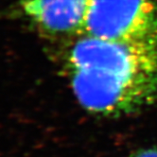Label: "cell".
<instances>
[{
	"label": "cell",
	"mask_w": 157,
	"mask_h": 157,
	"mask_svg": "<svg viewBox=\"0 0 157 157\" xmlns=\"http://www.w3.org/2000/svg\"><path fill=\"white\" fill-rule=\"evenodd\" d=\"M67 69L78 101L92 113L122 116L157 103V39L78 35Z\"/></svg>",
	"instance_id": "6da1fadb"
},
{
	"label": "cell",
	"mask_w": 157,
	"mask_h": 157,
	"mask_svg": "<svg viewBox=\"0 0 157 157\" xmlns=\"http://www.w3.org/2000/svg\"><path fill=\"white\" fill-rule=\"evenodd\" d=\"M131 157H157V149H146L134 152Z\"/></svg>",
	"instance_id": "277c9868"
},
{
	"label": "cell",
	"mask_w": 157,
	"mask_h": 157,
	"mask_svg": "<svg viewBox=\"0 0 157 157\" xmlns=\"http://www.w3.org/2000/svg\"><path fill=\"white\" fill-rule=\"evenodd\" d=\"M82 35L115 41L157 39V0H90Z\"/></svg>",
	"instance_id": "7a4b0ae2"
},
{
	"label": "cell",
	"mask_w": 157,
	"mask_h": 157,
	"mask_svg": "<svg viewBox=\"0 0 157 157\" xmlns=\"http://www.w3.org/2000/svg\"><path fill=\"white\" fill-rule=\"evenodd\" d=\"M90 0H21L24 13L50 34L82 35Z\"/></svg>",
	"instance_id": "3957f363"
}]
</instances>
